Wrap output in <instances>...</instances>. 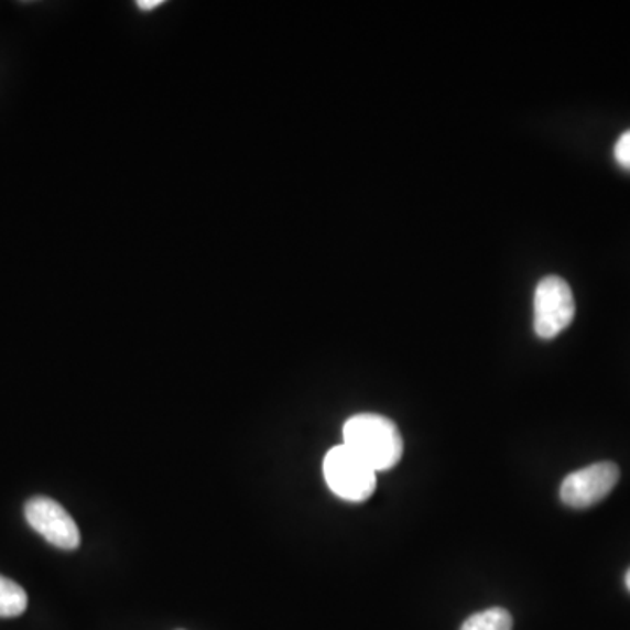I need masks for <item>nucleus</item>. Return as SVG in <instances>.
<instances>
[{"mask_svg":"<svg viewBox=\"0 0 630 630\" xmlns=\"http://www.w3.org/2000/svg\"><path fill=\"white\" fill-rule=\"evenodd\" d=\"M163 0H141V2H137L139 9L142 11H151V9H156L158 6H162Z\"/></svg>","mask_w":630,"mask_h":630,"instance_id":"9","label":"nucleus"},{"mask_svg":"<svg viewBox=\"0 0 630 630\" xmlns=\"http://www.w3.org/2000/svg\"><path fill=\"white\" fill-rule=\"evenodd\" d=\"M620 480V469L615 463H596L573 471L561 486L563 503L576 510L600 503Z\"/></svg>","mask_w":630,"mask_h":630,"instance_id":"4","label":"nucleus"},{"mask_svg":"<svg viewBox=\"0 0 630 630\" xmlns=\"http://www.w3.org/2000/svg\"><path fill=\"white\" fill-rule=\"evenodd\" d=\"M25 519L35 533L50 545L61 550H76L82 543L79 528L68 511L55 499L37 496L25 504Z\"/></svg>","mask_w":630,"mask_h":630,"instance_id":"5","label":"nucleus"},{"mask_svg":"<svg viewBox=\"0 0 630 630\" xmlns=\"http://www.w3.org/2000/svg\"><path fill=\"white\" fill-rule=\"evenodd\" d=\"M576 314L575 296L569 284L557 275L541 279L534 293V332L550 340L573 323Z\"/></svg>","mask_w":630,"mask_h":630,"instance_id":"3","label":"nucleus"},{"mask_svg":"<svg viewBox=\"0 0 630 630\" xmlns=\"http://www.w3.org/2000/svg\"><path fill=\"white\" fill-rule=\"evenodd\" d=\"M615 160L622 169L630 171V130L623 132L615 144Z\"/></svg>","mask_w":630,"mask_h":630,"instance_id":"8","label":"nucleus"},{"mask_svg":"<svg viewBox=\"0 0 630 630\" xmlns=\"http://www.w3.org/2000/svg\"><path fill=\"white\" fill-rule=\"evenodd\" d=\"M344 445L371 469L388 471L403 456V438L391 419L379 413H358L344 426Z\"/></svg>","mask_w":630,"mask_h":630,"instance_id":"1","label":"nucleus"},{"mask_svg":"<svg viewBox=\"0 0 630 630\" xmlns=\"http://www.w3.org/2000/svg\"><path fill=\"white\" fill-rule=\"evenodd\" d=\"M29 597L17 582L0 575V618H14L25 613Z\"/></svg>","mask_w":630,"mask_h":630,"instance_id":"6","label":"nucleus"},{"mask_svg":"<svg viewBox=\"0 0 630 630\" xmlns=\"http://www.w3.org/2000/svg\"><path fill=\"white\" fill-rule=\"evenodd\" d=\"M513 618L503 608H490L471 617L463 623L460 630H511Z\"/></svg>","mask_w":630,"mask_h":630,"instance_id":"7","label":"nucleus"},{"mask_svg":"<svg viewBox=\"0 0 630 630\" xmlns=\"http://www.w3.org/2000/svg\"><path fill=\"white\" fill-rule=\"evenodd\" d=\"M626 587H627V590H629V593H630V569L627 571V575H626Z\"/></svg>","mask_w":630,"mask_h":630,"instance_id":"10","label":"nucleus"},{"mask_svg":"<svg viewBox=\"0 0 630 630\" xmlns=\"http://www.w3.org/2000/svg\"><path fill=\"white\" fill-rule=\"evenodd\" d=\"M324 480L333 495L350 503L367 501L377 487V471L344 443L333 447L323 463Z\"/></svg>","mask_w":630,"mask_h":630,"instance_id":"2","label":"nucleus"}]
</instances>
